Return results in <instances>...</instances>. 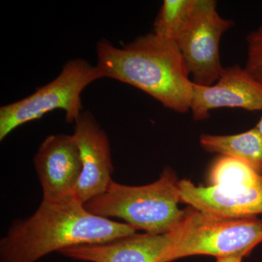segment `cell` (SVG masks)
Here are the masks:
<instances>
[{
  "label": "cell",
  "instance_id": "6da1fadb",
  "mask_svg": "<svg viewBox=\"0 0 262 262\" xmlns=\"http://www.w3.org/2000/svg\"><path fill=\"white\" fill-rule=\"evenodd\" d=\"M136 231L126 223L89 213L74 199L42 201L34 214L12 224L0 241V262H36L54 251L106 244Z\"/></svg>",
  "mask_w": 262,
  "mask_h": 262
},
{
  "label": "cell",
  "instance_id": "7a4b0ae2",
  "mask_svg": "<svg viewBox=\"0 0 262 262\" xmlns=\"http://www.w3.org/2000/svg\"><path fill=\"white\" fill-rule=\"evenodd\" d=\"M96 57L101 79L134 86L177 113L190 110L193 82L177 42L153 32L121 48L102 39L96 46Z\"/></svg>",
  "mask_w": 262,
  "mask_h": 262
},
{
  "label": "cell",
  "instance_id": "3957f363",
  "mask_svg": "<svg viewBox=\"0 0 262 262\" xmlns=\"http://www.w3.org/2000/svg\"><path fill=\"white\" fill-rule=\"evenodd\" d=\"M179 179L169 168L156 182L127 186L112 181L106 190L84 204L89 213L103 218H118L146 233L171 232L182 223L187 209L180 210Z\"/></svg>",
  "mask_w": 262,
  "mask_h": 262
},
{
  "label": "cell",
  "instance_id": "277c9868",
  "mask_svg": "<svg viewBox=\"0 0 262 262\" xmlns=\"http://www.w3.org/2000/svg\"><path fill=\"white\" fill-rule=\"evenodd\" d=\"M166 262L208 255L219 261L242 262L262 242V220L256 216L221 217L189 206Z\"/></svg>",
  "mask_w": 262,
  "mask_h": 262
},
{
  "label": "cell",
  "instance_id": "5b68a950",
  "mask_svg": "<svg viewBox=\"0 0 262 262\" xmlns=\"http://www.w3.org/2000/svg\"><path fill=\"white\" fill-rule=\"evenodd\" d=\"M101 79L96 66L77 58L67 62L59 75L30 96L0 108V141L17 127L39 120L56 110L65 113L68 122H75L82 112L81 95Z\"/></svg>",
  "mask_w": 262,
  "mask_h": 262
},
{
  "label": "cell",
  "instance_id": "8992f818",
  "mask_svg": "<svg viewBox=\"0 0 262 262\" xmlns=\"http://www.w3.org/2000/svg\"><path fill=\"white\" fill-rule=\"evenodd\" d=\"M232 27V20L222 18L213 0H196L192 14L177 40L192 82L211 85L220 78V40Z\"/></svg>",
  "mask_w": 262,
  "mask_h": 262
},
{
  "label": "cell",
  "instance_id": "52a82bcc",
  "mask_svg": "<svg viewBox=\"0 0 262 262\" xmlns=\"http://www.w3.org/2000/svg\"><path fill=\"white\" fill-rule=\"evenodd\" d=\"M42 189V201L73 199L82 173L80 149L73 135L48 136L34 158Z\"/></svg>",
  "mask_w": 262,
  "mask_h": 262
},
{
  "label": "cell",
  "instance_id": "ba28073f",
  "mask_svg": "<svg viewBox=\"0 0 262 262\" xmlns=\"http://www.w3.org/2000/svg\"><path fill=\"white\" fill-rule=\"evenodd\" d=\"M80 149L82 173L73 199L82 204L102 194L113 181L114 171L107 134L92 113L82 112L72 134Z\"/></svg>",
  "mask_w": 262,
  "mask_h": 262
},
{
  "label": "cell",
  "instance_id": "9c48e42d",
  "mask_svg": "<svg viewBox=\"0 0 262 262\" xmlns=\"http://www.w3.org/2000/svg\"><path fill=\"white\" fill-rule=\"evenodd\" d=\"M218 108L262 111L261 82L238 65L224 67L211 85L193 82L190 110L194 120H206L211 110Z\"/></svg>",
  "mask_w": 262,
  "mask_h": 262
},
{
  "label": "cell",
  "instance_id": "30bf717a",
  "mask_svg": "<svg viewBox=\"0 0 262 262\" xmlns=\"http://www.w3.org/2000/svg\"><path fill=\"white\" fill-rule=\"evenodd\" d=\"M181 225L167 233H136L106 244L66 248L59 253L82 261L166 262L167 255L179 236Z\"/></svg>",
  "mask_w": 262,
  "mask_h": 262
},
{
  "label": "cell",
  "instance_id": "8fae6325",
  "mask_svg": "<svg viewBox=\"0 0 262 262\" xmlns=\"http://www.w3.org/2000/svg\"><path fill=\"white\" fill-rule=\"evenodd\" d=\"M179 189L181 202L207 214L237 218L262 214V176L253 185L238 187H202L183 179Z\"/></svg>",
  "mask_w": 262,
  "mask_h": 262
},
{
  "label": "cell",
  "instance_id": "7c38bea8",
  "mask_svg": "<svg viewBox=\"0 0 262 262\" xmlns=\"http://www.w3.org/2000/svg\"><path fill=\"white\" fill-rule=\"evenodd\" d=\"M200 143L208 152L241 160L262 175V137L256 129L235 135L203 134Z\"/></svg>",
  "mask_w": 262,
  "mask_h": 262
},
{
  "label": "cell",
  "instance_id": "4fadbf2b",
  "mask_svg": "<svg viewBox=\"0 0 262 262\" xmlns=\"http://www.w3.org/2000/svg\"><path fill=\"white\" fill-rule=\"evenodd\" d=\"M261 176L241 160L222 156L215 160L210 170V186L220 187L251 186L257 182Z\"/></svg>",
  "mask_w": 262,
  "mask_h": 262
},
{
  "label": "cell",
  "instance_id": "5bb4252c",
  "mask_svg": "<svg viewBox=\"0 0 262 262\" xmlns=\"http://www.w3.org/2000/svg\"><path fill=\"white\" fill-rule=\"evenodd\" d=\"M196 0H165L153 25V33L177 42L192 14Z\"/></svg>",
  "mask_w": 262,
  "mask_h": 262
},
{
  "label": "cell",
  "instance_id": "9a60e30c",
  "mask_svg": "<svg viewBox=\"0 0 262 262\" xmlns=\"http://www.w3.org/2000/svg\"><path fill=\"white\" fill-rule=\"evenodd\" d=\"M248 44L246 70L262 83V25L249 33L246 38Z\"/></svg>",
  "mask_w": 262,
  "mask_h": 262
},
{
  "label": "cell",
  "instance_id": "2e32d148",
  "mask_svg": "<svg viewBox=\"0 0 262 262\" xmlns=\"http://www.w3.org/2000/svg\"><path fill=\"white\" fill-rule=\"evenodd\" d=\"M254 128L258 131V134H259L262 137V117H261V119H260L259 121H258L257 125H256V127H255Z\"/></svg>",
  "mask_w": 262,
  "mask_h": 262
}]
</instances>
